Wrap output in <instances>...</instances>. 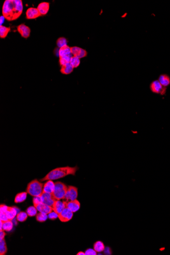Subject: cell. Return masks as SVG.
I'll list each match as a JSON object with an SVG mask.
<instances>
[{"mask_svg": "<svg viewBox=\"0 0 170 255\" xmlns=\"http://www.w3.org/2000/svg\"><path fill=\"white\" fill-rule=\"evenodd\" d=\"M23 9L22 0H6L2 7V14L8 21H15L22 14Z\"/></svg>", "mask_w": 170, "mask_h": 255, "instance_id": "obj_1", "label": "cell"}, {"mask_svg": "<svg viewBox=\"0 0 170 255\" xmlns=\"http://www.w3.org/2000/svg\"><path fill=\"white\" fill-rule=\"evenodd\" d=\"M79 169V167L77 166L75 167L66 166L57 168L50 171L45 177L41 179L40 181H44L49 180H57L60 178H64L69 175L75 176V173Z\"/></svg>", "mask_w": 170, "mask_h": 255, "instance_id": "obj_2", "label": "cell"}, {"mask_svg": "<svg viewBox=\"0 0 170 255\" xmlns=\"http://www.w3.org/2000/svg\"><path fill=\"white\" fill-rule=\"evenodd\" d=\"M43 183L37 179H34L29 183L27 188V192L33 197L40 196L43 193Z\"/></svg>", "mask_w": 170, "mask_h": 255, "instance_id": "obj_3", "label": "cell"}, {"mask_svg": "<svg viewBox=\"0 0 170 255\" xmlns=\"http://www.w3.org/2000/svg\"><path fill=\"white\" fill-rule=\"evenodd\" d=\"M55 187L54 191L52 194L55 198L56 200H61L63 199L67 191L68 186H66L63 182L57 181L55 182Z\"/></svg>", "mask_w": 170, "mask_h": 255, "instance_id": "obj_4", "label": "cell"}, {"mask_svg": "<svg viewBox=\"0 0 170 255\" xmlns=\"http://www.w3.org/2000/svg\"><path fill=\"white\" fill-rule=\"evenodd\" d=\"M78 196V189L74 186H68L67 191L65 195L62 199L65 202H69L70 201L76 200Z\"/></svg>", "mask_w": 170, "mask_h": 255, "instance_id": "obj_5", "label": "cell"}, {"mask_svg": "<svg viewBox=\"0 0 170 255\" xmlns=\"http://www.w3.org/2000/svg\"><path fill=\"white\" fill-rule=\"evenodd\" d=\"M150 88L152 92L156 94L164 95L166 92V87L163 86L158 80L153 81L150 84Z\"/></svg>", "mask_w": 170, "mask_h": 255, "instance_id": "obj_6", "label": "cell"}, {"mask_svg": "<svg viewBox=\"0 0 170 255\" xmlns=\"http://www.w3.org/2000/svg\"><path fill=\"white\" fill-rule=\"evenodd\" d=\"M73 212L68 207H65L62 212L58 214V218L62 222H67L73 218Z\"/></svg>", "mask_w": 170, "mask_h": 255, "instance_id": "obj_7", "label": "cell"}, {"mask_svg": "<svg viewBox=\"0 0 170 255\" xmlns=\"http://www.w3.org/2000/svg\"><path fill=\"white\" fill-rule=\"evenodd\" d=\"M17 32L21 34L22 37L25 39H27L30 37L31 34V29L28 26H26L24 24H22L17 26L16 27Z\"/></svg>", "mask_w": 170, "mask_h": 255, "instance_id": "obj_8", "label": "cell"}, {"mask_svg": "<svg viewBox=\"0 0 170 255\" xmlns=\"http://www.w3.org/2000/svg\"><path fill=\"white\" fill-rule=\"evenodd\" d=\"M71 53L73 56L77 57L78 58L82 59L86 57L87 56V52L86 49L78 47H71Z\"/></svg>", "mask_w": 170, "mask_h": 255, "instance_id": "obj_9", "label": "cell"}, {"mask_svg": "<svg viewBox=\"0 0 170 255\" xmlns=\"http://www.w3.org/2000/svg\"><path fill=\"white\" fill-rule=\"evenodd\" d=\"M41 197L42 202L52 207L55 201L56 200L52 193H43L41 195Z\"/></svg>", "mask_w": 170, "mask_h": 255, "instance_id": "obj_10", "label": "cell"}, {"mask_svg": "<svg viewBox=\"0 0 170 255\" xmlns=\"http://www.w3.org/2000/svg\"><path fill=\"white\" fill-rule=\"evenodd\" d=\"M26 16V19H34L42 15L40 14L37 8L30 7L27 10Z\"/></svg>", "mask_w": 170, "mask_h": 255, "instance_id": "obj_11", "label": "cell"}, {"mask_svg": "<svg viewBox=\"0 0 170 255\" xmlns=\"http://www.w3.org/2000/svg\"><path fill=\"white\" fill-rule=\"evenodd\" d=\"M52 207L54 211L57 213L59 214L62 212L64 208L66 207V203L63 200L61 201V200H56L55 201Z\"/></svg>", "mask_w": 170, "mask_h": 255, "instance_id": "obj_12", "label": "cell"}, {"mask_svg": "<svg viewBox=\"0 0 170 255\" xmlns=\"http://www.w3.org/2000/svg\"><path fill=\"white\" fill-rule=\"evenodd\" d=\"M34 206L37 208L38 211L42 213L49 214V213L52 212L53 209L52 206L45 204L43 203H40Z\"/></svg>", "mask_w": 170, "mask_h": 255, "instance_id": "obj_13", "label": "cell"}, {"mask_svg": "<svg viewBox=\"0 0 170 255\" xmlns=\"http://www.w3.org/2000/svg\"><path fill=\"white\" fill-rule=\"evenodd\" d=\"M19 212V209L16 207H8L6 216L8 220H12L14 218L15 216H17V213Z\"/></svg>", "mask_w": 170, "mask_h": 255, "instance_id": "obj_14", "label": "cell"}, {"mask_svg": "<svg viewBox=\"0 0 170 255\" xmlns=\"http://www.w3.org/2000/svg\"><path fill=\"white\" fill-rule=\"evenodd\" d=\"M49 3L46 2H41L38 4L37 8L41 15H45L49 12Z\"/></svg>", "mask_w": 170, "mask_h": 255, "instance_id": "obj_15", "label": "cell"}, {"mask_svg": "<svg viewBox=\"0 0 170 255\" xmlns=\"http://www.w3.org/2000/svg\"><path fill=\"white\" fill-rule=\"evenodd\" d=\"M55 183L53 180H47L43 186V193H52L54 191Z\"/></svg>", "mask_w": 170, "mask_h": 255, "instance_id": "obj_16", "label": "cell"}, {"mask_svg": "<svg viewBox=\"0 0 170 255\" xmlns=\"http://www.w3.org/2000/svg\"><path fill=\"white\" fill-rule=\"evenodd\" d=\"M66 207L69 208L73 212L77 211L80 207V203L77 199L70 201L66 203Z\"/></svg>", "mask_w": 170, "mask_h": 255, "instance_id": "obj_17", "label": "cell"}, {"mask_svg": "<svg viewBox=\"0 0 170 255\" xmlns=\"http://www.w3.org/2000/svg\"><path fill=\"white\" fill-rule=\"evenodd\" d=\"M58 55L59 57L72 55L71 53V47L68 45L61 47L58 51Z\"/></svg>", "mask_w": 170, "mask_h": 255, "instance_id": "obj_18", "label": "cell"}, {"mask_svg": "<svg viewBox=\"0 0 170 255\" xmlns=\"http://www.w3.org/2000/svg\"><path fill=\"white\" fill-rule=\"evenodd\" d=\"M74 67L70 63L63 66L61 68L60 72L64 75H68L73 72Z\"/></svg>", "mask_w": 170, "mask_h": 255, "instance_id": "obj_19", "label": "cell"}, {"mask_svg": "<svg viewBox=\"0 0 170 255\" xmlns=\"http://www.w3.org/2000/svg\"><path fill=\"white\" fill-rule=\"evenodd\" d=\"M158 81L164 87L169 86L170 85V77L166 74H161L160 75Z\"/></svg>", "mask_w": 170, "mask_h": 255, "instance_id": "obj_20", "label": "cell"}, {"mask_svg": "<svg viewBox=\"0 0 170 255\" xmlns=\"http://www.w3.org/2000/svg\"><path fill=\"white\" fill-rule=\"evenodd\" d=\"M13 223L11 220H8L6 221H3L2 229L0 231H6L7 232H10L13 229Z\"/></svg>", "mask_w": 170, "mask_h": 255, "instance_id": "obj_21", "label": "cell"}, {"mask_svg": "<svg viewBox=\"0 0 170 255\" xmlns=\"http://www.w3.org/2000/svg\"><path fill=\"white\" fill-rule=\"evenodd\" d=\"M27 192H22L20 193H17L15 197L14 202L15 203H19L24 202L27 199Z\"/></svg>", "mask_w": 170, "mask_h": 255, "instance_id": "obj_22", "label": "cell"}, {"mask_svg": "<svg viewBox=\"0 0 170 255\" xmlns=\"http://www.w3.org/2000/svg\"><path fill=\"white\" fill-rule=\"evenodd\" d=\"M94 249H95L97 253H101L104 251L105 249V246L103 241H96L93 245Z\"/></svg>", "mask_w": 170, "mask_h": 255, "instance_id": "obj_23", "label": "cell"}, {"mask_svg": "<svg viewBox=\"0 0 170 255\" xmlns=\"http://www.w3.org/2000/svg\"><path fill=\"white\" fill-rule=\"evenodd\" d=\"M11 31L10 27H7L4 26H0V37L2 39H4L7 36L8 33Z\"/></svg>", "mask_w": 170, "mask_h": 255, "instance_id": "obj_24", "label": "cell"}, {"mask_svg": "<svg viewBox=\"0 0 170 255\" xmlns=\"http://www.w3.org/2000/svg\"><path fill=\"white\" fill-rule=\"evenodd\" d=\"M72 56V55L71 56H67L61 57H59V63L60 65L62 67L63 66L65 65L66 64H67L68 63H70V59Z\"/></svg>", "mask_w": 170, "mask_h": 255, "instance_id": "obj_25", "label": "cell"}, {"mask_svg": "<svg viewBox=\"0 0 170 255\" xmlns=\"http://www.w3.org/2000/svg\"><path fill=\"white\" fill-rule=\"evenodd\" d=\"M68 40L66 38L61 37L59 38L57 40L56 44L59 49L61 47H63L64 46L67 45Z\"/></svg>", "mask_w": 170, "mask_h": 255, "instance_id": "obj_26", "label": "cell"}, {"mask_svg": "<svg viewBox=\"0 0 170 255\" xmlns=\"http://www.w3.org/2000/svg\"><path fill=\"white\" fill-rule=\"evenodd\" d=\"M1 244H0V255H4L6 254L7 251V248L6 246V242L4 239L0 240Z\"/></svg>", "mask_w": 170, "mask_h": 255, "instance_id": "obj_27", "label": "cell"}, {"mask_svg": "<svg viewBox=\"0 0 170 255\" xmlns=\"http://www.w3.org/2000/svg\"><path fill=\"white\" fill-rule=\"evenodd\" d=\"M28 214L27 213V212H23L21 211L18 213L16 216V219L17 221L20 222H24L26 221L27 218H28Z\"/></svg>", "mask_w": 170, "mask_h": 255, "instance_id": "obj_28", "label": "cell"}, {"mask_svg": "<svg viewBox=\"0 0 170 255\" xmlns=\"http://www.w3.org/2000/svg\"><path fill=\"white\" fill-rule=\"evenodd\" d=\"M38 210L35 207L30 206L27 209L26 212L29 216H34L37 214Z\"/></svg>", "mask_w": 170, "mask_h": 255, "instance_id": "obj_29", "label": "cell"}, {"mask_svg": "<svg viewBox=\"0 0 170 255\" xmlns=\"http://www.w3.org/2000/svg\"><path fill=\"white\" fill-rule=\"evenodd\" d=\"M70 63L72 65L74 68L79 67L80 63V59L78 58L77 57L72 56L70 59Z\"/></svg>", "mask_w": 170, "mask_h": 255, "instance_id": "obj_30", "label": "cell"}, {"mask_svg": "<svg viewBox=\"0 0 170 255\" xmlns=\"http://www.w3.org/2000/svg\"><path fill=\"white\" fill-rule=\"evenodd\" d=\"M48 218V215L39 212L36 215V220L39 222H44Z\"/></svg>", "mask_w": 170, "mask_h": 255, "instance_id": "obj_31", "label": "cell"}, {"mask_svg": "<svg viewBox=\"0 0 170 255\" xmlns=\"http://www.w3.org/2000/svg\"><path fill=\"white\" fill-rule=\"evenodd\" d=\"M33 202L34 206H35L36 205L38 204H39L40 203H42L41 196L34 197L33 198Z\"/></svg>", "mask_w": 170, "mask_h": 255, "instance_id": "obj_32", "label": "cell"}, {"mask_svg": "<svg viewBox=\"0 0 170 255\" xmlns=\"http://www.w3.org/2000/svg\"><path fill=\"white\" fill-rule=\"evenodd\" d=\"M48 215V218L49 219L51 220H55L57 218H58V214L55 211H52L51 213H49Z\"/></svg>", "mask_w": 170, "mask_h": 255, "instance_id": "obj_33", "label": "cell"}, {"mask_svg": "<svg viewBox=\"0 0 170 255\" xmlns=\"http://www.w3.org/2000/svg\"><path fill=\"white\" fill-rule=\"evenodd\" d=\"M85 255H97V252L95 251V249H86V251L85 252Z\"/></svg>", "mask_w": 170, "mask_h": 255, "instance_id": "obj_34", "label": "cell"}, {"mask_svg": "<svg viewBox=\"0 0 170 255\" xmlns=\"http://www.w3.org/2000/svg\"><path fill=\"white\" fill-rule=\"evenodd\" d=\"M8 206H6L5 205L1 204L0 206V209H1V213H6L7 212V210L8 209Z\"/></svg>", "mask_w": 170, "mask_h": 255, "instance_id": "obj_35", "label": "cell"}, {"mask_svg": "<svg viewBox=\"0 0 170 255\" xmlns=\"http://www.w3.org/2000/svg\"><path fill=\"white\" fill-rule=\"evenodd\" d=\"M8 220V219L7 217L6 213H1V221H6Z\"/></svg>", "mask_w": 170, "mask_h": 255, "instance_id": "obj_36", "label": "cell"}, {"mask_svg": "<svg viewBox=\"0 0 170 255\" xmlns=\"http://www.w3.org/2000/svg\"><path fill=\"white\" fill-rule=\"evenodd\" d=\"M104 251H105V254L106 255H111L112 254V251H111V249L109 247L105 248Z\"/></svg>", "mask_w": 170, "mask_h": 255, "instance_id": "obj_37", "label": "cell"}, {"mask_svg": "<svg viewBox=\"0 0 170 255\" xmlns=\"http://www.w3.org/2000/svg\"><path fill=\"white\" fill-rule=\"evenodd\" d=\"M0 233H1V236H0L1 240H2V239H4V237H5V235H6V233L4 232V230L0 231Z\"/></svg>", "mask_w": 170, "mask_h": 255, "instance_id": "obj_38", "label": "cell"}, {"mask_svg": "<svg viewBox=\"0 0 170 255\" xmlns=\"http://www.w3.org/2000/svg\"><path fill=\"white\" fill-rule=\"evenodd\" d=\"M5 18L3 16H1V17H0V21H1V26H2V24L4 23V20H5Z\"/></svg>", "mask_w": 170, "mask_h": 255, "instance_id": "obj_39", "label": "cell"}, {"mask_svg": "<svg viewBox=\"0 0 170 255\" xmlns=\"http://www.w3.org/2000/svg\"><path fill=\"white\" fill-rule=\"evenodd\" d=\"M77 255H85V253L83 251H79L78 253L77 254Z\"/></svg>", "mask_w": 170, "mask_h": 255, "instance_id": "obj_40", "label": "cell"}]
</instances>
